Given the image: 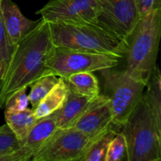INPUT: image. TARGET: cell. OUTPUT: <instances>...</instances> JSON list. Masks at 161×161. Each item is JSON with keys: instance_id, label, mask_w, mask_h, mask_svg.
<instances>
[{"instance_id": "obj_1", "label": "cell", "mask_w": 161, "mask_h": 161, "mask_svg": "<svg viewBox=\"0 0 161 161\" xmlns=\"http://www.w3.org/2000/svg\"><path fill=\"white\" fill-rule=\"evenodd\" d=\"M52 47L49 23L41 18L39 25L14 46L0 80V108L14 92L28 88L39 77L52 72L47 66Z\"/></svg>"}, {"instance_id": "obj_2", "label": "cell", "mask_w": 161, "mask_h": 161, "mask_svg": "<svg viewBox=\"0 0 161 161\" xmlns=\"http://www.w3.org/2000/svg\"><path fill=\"white\" fill-rule=\"evenodd\" d=\"M52 43L72 50L126 56L128 42L99 24L49 23Z\"/></svg>"}, {"instance_id": "obj_3", "label": "cell", "mask_w": 161, "mask_h": 161, "mask_svg": "<svg viewBox=\"0 0 161 161\" xmlns=\"http://www.w3.org/2000/svg\"><path fill=\"white\" fill-rule=\"evenodd\" d=\"M161 37V9L140 18L128 40L124 69L134 79L146 84L157 65Z\"/></svg>"}, {"instance_id": "obj_4", "label": "cell", "mask_w": 161, "mask_h": 161, "mask_svg": "<svg viewBox=\"0 0 161 161\" xmlns=\"http://www.w3.org/2000/svg\"><path fill=\"white\" fill-rule=\"evenodd\" d=\"M119 130L127 140L129 161L161 160V125L155 119L144 94Z\"/></svg>"}, {"instance_id": "obj_5", "label": "cell", "mask_w": 161, "mask_h": 161, "mask_svg": "<svg viewBox=\"0 0 161 161\" xmlns=\"http://www.w3.org/2000/svg\"><path fill=\"white\" fill-rule=\"evenodd\" d=\"M113 69L99 72L104 80V94L109 100L112 125L119 129L142 98L146 84L130 76L125 69Z\"/></svg>"}, {"instance_id": "obj_6", "label": "cell", "mask_w": 161, "mask_h": 161, "mask_svg": "<svg viewBox=\"0 0 161 161\" xmlns=\"http://www.w3.org/2000/svg\"><path fill=\"white\" fill-rule=\"evenodd\" d=\"M121 58L113 55L91 53L53 46L47 60V66L54 75L65 78L74 73L96 72L115 68Z\"/></svg>"}, {"instance_id": "obj_7", "label": "cell", "mask_w": 161, "mask_h": 161, "mask_svg": "<svg viewBox=\"0 0 161 161\" xmlns=\"http://www.w3.org/2000/svg\"><path fill=\"white\" fill-rule=\"evenodd\" d=\"M101 134L91 136L73 127L58 130L53 136L35 153L31 160L80 161Z\"/></svg>"}, {"instance_id": "obj_8", "label": "cell", "mask_w": 161, "mask_h": 161, "mask_svg": "<svg viewBox=\"0 0 161 161\" xmlns=\"http://www.w3.org/2000/svg\"><path fill=\"white\" fill-rule=\"evenodd\" d=\"M99 25L128 42L140 20L137 0H95Z\"/></svg>"}, {"instance_id": "obj_9", "label": "cell", "mask_w": 161, "mask_h": 161, "mask_svg": "<svg viewBox=\"0 0 161 161\" xmlns=\"http://www.w3.org/2000/svg\"><path fill=\"white\" fill-rule=\"evenodd\" d=\"M36 14L48 23L99 24L95 0H50Z\"/></svg>"}, {"instance_id": "obj_10", "label": "cell", "mask_w": 161, "mask_h": 161, "mask_svg": "<svg viewBox=\"0 0 161 161\" xmlns=\"http://www.w3.org/2000/svg\"><path fill=\"white\" fill-rule=\"evenodd\" d=\"M0 10L5 28L13 47L32 31L40 21L27 18L13 0H0Z\"/></svg>"}, {"instance_id": "obj_11", "label": "cell", "mask_w": 161, "mask_h": 161, "mask_svg": "<svg viewBox=\"0 0 161 161\" xmlns=\"http://www.w3.org/2000/svg\"><path fill=\"white\" fill-rule=\"evenodd\" d=\"M113 115L108 97L102 94V98L95 105L79 118L72 127L94 136L102 133L112 126Z\"/></svg>"}, {"instance_id": "obj_12", "label": "cell", "mask_w": 161, "mask_h": 161, "mask_svg": "<svg viewBox=\"0 0 161 161\" xmlns=\"http://www.w3.org/2000/svg\"><path fill=\"white\" fill-rule=\"evenodd\" d=\"M102 94L94 97H86L76 94L69 89V96L65 102L58 110V130L70 128L74 123L86 111L95 105L102 98Z\"/></svg>"}, {"instance_id": "obj_13", "label": "cell", "mask_w": 161, "mask_h": 161, "mask_svg": "<svg viewBox=\"0 0 161 161\" xmlns=\"http://www.w3.org/2000/svg\"><path fill=\"white\" fill-rule=\"evenodd\" d=\"M58 127V110L48 116L38 119L32 126L25 140L22 142V146L31 154L35 155L52 137ZM32 159V158H31Z\"/></svg>"}, {"instance_id": "obj_14", "label": "cell", "mask_w": 161, "mask_h": 161, "mask_svg": "<svg viewBox=\"0 0 161 161\" xmlns=\"http://www.w3.org/2000/svg\"><path fill=\"white\" fill-rule=\"evenodd\" d=\"M69 88L64 79L60 77L58 83L40 101L34 111L36 119H39L60 109L69 96Z\"/></svg>"}, {"instance_id": "obj_15", "label": "cell", "mask_w": 161, "mask_h": 161, "mask_svg": "<svg viewBox=\"0 0 161 161\" xmlns=\"http://www.w3.org/2000/svg\"><path fill=\"white\" fill-rule=\"evenodd\" d=\"M64 79L71 91L86 97H94L100 94L99 83L92 72L74 73Z\"/></svg>"}, {"instance_id": "obj_16", "label": "cell", "mask_w": 161, "mask_h": 161, "mask_svg": "<svg viewBox=\"0 0 161 161\" xmlns=\"http://www.w3.org/2000/svg\"><path fill=\"white\" fill-rule=\"evenodd\" d=\"M4 116L6 124L9 126L21 144L30 129L38 120L33 109L28 107L20 112L4 113Z\"/></svg>"}, {"instance_id": "obj_17", "label": "cell", "mask_w": 161, "mask_h": 161, "mask_svg": "<svg viewBox=\"0 0 161 161\" xmlns=\"http://www.w3.org/2000/svg\"><path fill=\"white\" fill-rule=\"evenodd\" d=\"M146 87L147 91L144 94L145 98L155 119L161 125V74L157 65L149 76Z\"/></svg>"}, {"instance_id": "obj_18", "label": "cell", "mask_w": 161, "mask_h": 161, "mask_svg": "<svg viewBox=\"0 0 161 161\" xmlns=\"http://www.w3.org/2000/svg\"><path fill=\"white\" fill-rule=\"evenodd\" d=\"M116 130L117 129L112 125L101 134L91 144L80 161H105L108 146L118 131Z\"/></svg>"}, {"instance_id": "obj_19", "label": "cell", "mask_w": 161, "mask_h": 161, "mask_svg": "<svg viewBox=\"0 0 161 161\" xmlns=\"http://www.w3.org/2000/svg\"><path fill=\"white\" fill-rule=\"evenodd\" d=\"M60 77L50 72L39 77L34 83H31L30 92L28 95V102L31 109L34 110L40 101L51 91L52 88L58 83Z\"/></svg>"}, {"instance_id": "obj_20", "label": "cell", "mask_w": 161, "mask_h": 161, "mask_svg": "<svg viewBox=\"0 0 161 161\" xmlns=\"http://www.w3.org/2000/svg\"><path fill=\"white\" fill-rule=\"evenodd\" d=\"M105 161H129L127 140L119 130L116 132L108 146Z\"/></svg>"}, {"instance_id": "obj_21", "label": "cell", "mask_w": 161, "mask_h": 161, "mask_svg": "<svg viewBox=\"0 0 161 161\" xmlns=\"http://www.w3.org/2000/svg\"><path fill=\"white\" fill-rule=\"evenodd\" d=\"M28 87H24L11 94L6 100L4 105V113H16L25 110L29 105L28 94Z\"/></svg>"}, {"instance_id": "obj_22", "label": "cell", "mask_w": 161, "mask_h": 161, "mask_svg": "<svg viewBox=\"0 0 161 161\" xmlns=\"http://www.w3.org/2000/svg\"><path fill=\"white\" fill-rule=\"evenodd\" d=\"M21 146V142L7 124H4L0 127V154L17 150Z\"/></svg>"}, {"instance_id": "obj_23", "label": "cell", "mask_w": 161, "mask_h": 161, "mask_svg": "<svg viewBox=\"0 0 161 161\" xmlns=\"http://www.w3.org/2000/svg\"><path fill=\"white\" fill-rule=\"evenodd\" d=\"M14 48V47H13L11 44L9 36L6 32L3 17H2L1 10H0V60L4 63L6 68L9 62Z\"/></svg>"}, {"instance_id": "obj_24", "label": "cell", "mask_w": 161, "mask_h": 161, "mask_svg": "<svg viewBox=\"0 0 161 161\" xmlns=\"http://www.w3.org/2000/svg\"><path fill=\"white\" fill-rule=\"evenodd\" d=\"M31 158L32 156L23 146L17 150L0 154V161H29Z\"/></svg>"}, {"instance_id": "obj_25", "label": "cell", "mask_w": 161, "mask_h": 161, "mask_svg": "<svg viewBox=\"0 0 161 161\" xmlns=\"http://www.w3.org/2000/svg\"><path fill=\"white\" fill-rule=\"evenodd\" d=\"M140 18L156 9H161V0H137Z\"/></svg>"}, {"instance_id": "obj_26", "label": "cell", "mask_w": 161, "mask_h": 161, "mask_svg": "<svg viewBox=\"0 0 161 161\" xmlns=\"http://www.w3.org/2000/svg\"><path fill=\"white\" fill-rule=\"evenodd\" d=\"M5 69H6V66H5L4 63L0 60V80H2L3 76V74H4Z\"/></svg>"}]
</instances>
